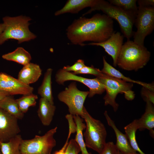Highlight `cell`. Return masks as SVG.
I'll return each instance as SVG.
<instances>
[{"mask_svg": "<svg viewBox=\"0 0 154 154\" xmlns=\"http://www.w3.org/2000/svg\"><path fill=\"white\" fill-rule=\"evenodd\" d=\"M114 32L113 19L105 14L98 13L90 18L75 20L67 29L66 35L73 44L82 46L85 41L103 42Z\"/></svg>", "mask_w": 154, "mask_h": 154, "instance_id": "obj_1", "label": "cell"}, {"mask_svg": "<svg viewBox=\"0 0 154 154\" xmlns=\"http://www.w3.org/2000/svg\"><path fill=\"white\" fill-rule=\"evenodd\" d=\"M150 57V52L144 45L128 40L122 45L117 65L125 70L137 71L146 65Z\"/></svg>", "mask_w": 154, "mask_h": 154, "instance_id": "obj_2", "label": "cell"}, {"mask_svg": "<svg viewBox=\"0 0 154 154\" xmlns=\"http://www.w3.org/2000/svg\"><path fill=\"white\" fill-rule=\"evenodd\" d=\"M4 29L0 35V45L9 39L17 40L19 44L35 39L36 35L29 30L31 19L22 15L3 17Z\"/></svg>", "mask_w": 154, "mask_h": 154, "instance_id": "obj_3", "label": "cell"}, {"mask_svg": "<svg viewBox=\"0 0 154 154\" xmlns=\"http://www.w3.org/2000/svg\"><path fill=\"white\" fill-rule=\"evenodd\" d=\"M105 87L106 94L103 99L105 106L110 105L115 112L117 111L119 105L116 101L119 94L124 93L125 98L132 100L135 98V94L131 89L133 83L127 82L103 73L101 76L96 77Z\"/></svg>", "mask_w": 154, "mask_h": 154, "instance_id": "obj_4", "label": "cell"}, {"mask_svg": "<svg viewBox=\"0 0 154 154\" xmlns=\"http://www.w3.org/2000/svg\"><path fill=\"white\" fill-rule=\"evenodd\" d=\"M81 117L86 123V130L83 135L86 147L100 153L106 143L107 132L104 125L100 120L93 117L84 107Z\"/></svg>", "mask_w": 154, "mask_h": 154, "instance_id": "obj_5", "label": "cell"}, {"mask_svg": "<svg viewBox=\"0 0 154 154\" xmlns=\"http://www.w3.org/2000/svg\"><path fill=\"white\" fill-rule=\"evenodd\" d=\"M96 10L101 11L112 19L116 20L119 25L123 36L127 40H130L133 36V29L135 21L121 9L108 1L97 0L96 4L83 16Z\"/></svg>", "mask_w": 154, "mask_h": 154, "instance_id": "obj_6", "label": "cell"}, {"mask_svg": "<svg viewBox=\"0 0 154 154\" xmlns=\"http://www.w3.org/2000/svg\"><path fill=\"white\" fill-rule=\"evenodd\" d=\"M57 128L56 126L42 136L36 135L31 139H22L19 147L21 154H51L56 145L54 136Z\"/></svg>", "mask_w": 154, "mask_h": 154, "instance_id": "obj_7", "label": "cell"}, {"mask_svg": "<svg viewBox=\"0 0 154 154\" xmlns=\"http://www.w3.org/2000/svg\"><path fill=\"white\" fill-rule=\"evenodd\" d=\"M137 30L133 34V41L144 45L145 37L154 29V6H138V11L134 23Z\"/></svg>", "mask_w": 154, "mask_h": 154, "instance_id": "obj_8", "label": "cell"}, {"mask_svg": "<svg viewBox=\"0 0 154 154\" xmlns=\"http://www.w3.org/2000/svg\"><path fill=\"white\" fill-rule=\"evenodd\" d=\"M89 94L88 91L79 90L76 82H73L64 90L59 93L58 98L60 101L67 105L70 114L72 116L78 115L81 117L84 104Z\"/></svg>", "mask_w": 154, "mask_h": 154, "instance_id": "obj_9", "label": "cell"}, {"mask_svg": "<svg viewBox=\"0 0 154 154\" xmlns=\"http://www.w3.org/2000/svg\"><path fill=\"white\" fill-rule=\"evenodd\" d=\"M56 82L59 84H63L66 81L73 80L80 82L89 89V98H92L96 94H101L105 91V87L96 78L89 79L77 76L62 69L59 70L55 75Z\"/></svg>", "mask_w": 154, "mask_h": 154, "instance_id": "obj_10", "label": "cell"}, {"mask_svg": "<svg viewBox=\"0 0 154 154\" xmlns=\"http://www.w3.org/2000/svg\"><path fill=\"white\" fill-rule=\"evenodd\" d=\"M0 90L11 96L17 94L24 95L33 93L34 88L6 73L0 72Z\"/></svg>", "mask_w": 154, "mask_h": 154, "instance_id": "obj_11", "label": "cell"}, {"mask_svg": "<svg viewBox=\"0 0 154 154\" xmlns=\"http://www.w3.org/2000/svg\"><path fill=\"white\" fill-rule=\"evenodd\" d=\"M18 119L0 108V142L8 141L19 134Z\"/></svg>", "mask_w": 154, "mask_h": 154, "instance_id": "obj_12", "label": "cell"}, {"mask_svg": "<svg viewBox=\"0 0 154 154\" xmlns=\"http://www.w3.org/2000/svg\"><path fill=\"white\" fill-rule=\"evenodd\" d=\"M123 36L119 32H114L106 40L100 43L91 42L87 44H82V46L88 45L100 46L106 52L112 57L113 65H117V59L121 50L123 40Z\"/></svg>", "mask_w": 154, "mask_h": 154, "instance_id": "obj_13", "label": "cell"}, {"mask_svg": "<svg viewBox=\"0 0 154 154\" xmlns=\"http://www.w3.org/2000/svg\"><path fill=\"white\" fill-rule=\"evenodd\" d=\"M104 114L108 125L113 129L116 137V141L115 145L116 149L123 154H136L131 147L125 134L123 133L117 127L114 121L108 115L106 111Z\"/></svg>", "mask_w": 154, "mask_h": 154, "instance_id": "obj_14", "label": "cell"}, {"mask_svg": "<svg viewBox=\"0 0 154 154\" xmlns=\"http://www.w3.org/2000/svg\"><path fill=\"white\" fill-rule=\"evenodd\" d=\"M42 72V70L38 65L30 62L24 66L20 70L17 79L23 84L29 85L38 80Z\"/></svg>", "mask_w": 154, "mask_h": 154, "instance_id": "obj_15", "label": "cell"}, {"mask_svg": "<svg viewBox=\"0 0 154 154\" xmlns=\"http://www.w3.org/2000/svg\"><path fill=\"white\" fill-rule=\"evenodd\" d=\"M97 0H68L64 6L54 14L58 16L64 13H78L83 9L93 7L96 4Z\"/></svg>", "mask_w": 154, "mask_h": 154, "instance_id": "obj_16", "label": "cell"}, {"mask_svg": "<svg viewBox=\"0 0 154 154\" xmlns=\"http://www.w3.org/2000/svg\"><path fill=\"white\" fill-rule=\"evenodd\" d=\"M56 109L54 104L41 98L39 100L37 114L42 124L44 126L50 125L53 119Z\"/></svg>", "mask_w": 154, "mask_h": 154, "instance_id": "obj_17", "label": "cell"}, {"mask_svg": "<svg viewBox=\"0 0 154 154\" xmlns=\"http://www.w3.org/2000/svg\"><path fill=\"white\" fill-rule=\"evenodd\" d=\"M103 67L101 70L104 74L108 76L119 79L127 82L135 83L154 91L153 83H147L139 81L133 80L125 76L119 71L118 70L106 61L105 58L103 57Z\"/></svg>", "mask_w": 154, "mask_h": 154, "instance_id": "obj_18", "label": "cell"}, {"mask_svg": "<svg viewBox=\"0 0 154 154\" xmlns=\"http://www.w3.org/2000/svg\"><path fill=\"white\" fill-rule=\"evenodd\" d=\"M153 104L146 102L145 111L141 118L137 119L138 129L140 131L147 129L151 131L154 130V107Z\"/></svg>", "mask_w": 154, "mask_h": 154, "instance_id": "obj_19", "label": "cell"}, {"mask_svg": "<svg viewBox=\"0 0 154 154\" xmlns=\"http://www.w3.org/2000/svg\"><path fill=\"white\" fill-rule=\"evenodd\" d=\"M0 108L18 119H22L24 116V114L12 96H7L0 101Z\"/></svg>", "mask_w": 154, "mask_h": 154, "instance_id": "obj_20", "label": "cell"}, {"mask_svg": "<svg viewBox=\"0 0 154 154\" xmlns=\"http://www.w3.org/2000/svg\"><path fill=\"white\" fill-rule=\"evenodd\" d=\"M52 69H48L45 72L41 85L38 90V93L41 98H44L52 104H54L52 96L51 76Z\"/></svg>", "mask_w": 154, "mask_h": 154, "instance_id": "obj_21", "label": "cell"}, {"mask_svg": "<svg viewBox=\"0 0 154 154\" xmlns=\"http://www.w3.org/2000/svg\"><path fill=\"white\" fill-rule=\"evenodd\" d=\"M7 60L13 61L25 66L29 63L31 60L30 53L22 47L17 48L14 51L2 56Z\"/></svg>", "mask_w": 154, "mask_h": 154, "instance_id": "obj_22", "label": "cell"}, {"mask_svg": "<svg viewBox=\"0 0 154 154\" xmlns=\"http://www.w3.org/2000/svg\"><path fill=\"white\" fill-rule=\"evenodd\" d=\"M111 4L119 8L127 14L135 21L138 11L136 0H109Z\"/></svg>", "mask_w": 154, "mask_h": 154, "instance_id": "obj_23", "label": "cell"}, {"mask_svg": "<svg viewBox=\"0 0 154 154\" xmlns=\"http://www.w3.org/2000/svg\"><path fill=\"white\" fill-rule=\"evenodd\" d=\"M73 118L76 126V135L74 139L80 147L81 154H91L87 151L84 139L83 131L85 129L86 125L83 123V119L78 115L73 116Z\"/></svg>", "mask_w": 154, "mask_h": 154, "instance_id": "obj_24", "label": "cell"}, {"mask_svg": "<svg viewBox=\"0 0 154 154\" xmlns=\"http://www.w3.org/2000/svg\"><path fill=\"white\" fill-rule=\"evenodd\" d=\"M126 135L132 149L139 154H145L140 149L136 138V133L138 129L137 119L134 120L124 127Z\"/></svg>", "mask_w": 154, "mask_h": 154, "instance_id": "obj_25", "label": "cell"}, {"mask_svg": "<svg viewBox=\"0 0 154 154\" xmlns=\"http://www.w3.org/2000/svg\"><path fill=\"white\" fill-rule=\"evenodd\" d=\"M23 139L21 135L18 134L9 141L0 142L2 154H21L20 145Z\"/></svg>", "mask_w": 154, "mask_h": 154, "instance_id": "obj_26", "label": "cell"}, {"mask_svg": "<svg viewBox=\"0 0 154 154\" xmlns=\"http://www.w3.org/2000/svg\"><path fill=\"white\" fill-rule=\"evenodd\" d=\"M38 98L37 95L32 93L23 95L16 100L20 110L24 114L28 111L30 107L36 106Z\"/></svg>", "mask_w": 154, "mask_h": 154, "instance_id": "obj_27", "label": "cell"}, {"mask_svg": "<svg viewBox=\"0 0 154 154\" xmlns=\"http://www.w3.org/2000/svg\"><path fill=\"white\" fill-rule=\"evenodd\" d=\"M73 74H88L94 75L97 77L101 76L103 73L99 69L94 68L93 66H86L80 70L75 72H73Z\"/></svg>", "mask_w": 154, "mask_h": 154, "instance_id": "obj_28", "label": "cell"}, {"mask_svg": "<svg viewBox=\"0 0 154 154\" xmlns=\"http://www.w3.org/2000/svg\"><path fill=\"white\" fill-rule=\"evenodd\" d=\"M81 152L80 147L74 139H72L68 142L64 154H78Z\"/></svg>", "mask_w": 154, "mask_h": 154, "instance_id": "obj_29", "label": "cell"}, {"mask_svg": "<svg viewBox=\"0 0 154 154\" xmlns=\"http://www.w3.org/2000/svg\"><path fill=\"white\" fill-rule=\"evenodd\" d=\"M141 94L142 98L145 102L149 101L154 104V91L142 86Z\"/></svg>", "mask_w": 154, "mask_h": 154, "instance_id": "obj_30", "label": "cell"}, {"mask_svg": "<svg viewBox=\"0 0 154 154\" xmlns=\"http://www.w3.org/2000/svg\"><path fill=\"white\" fill-rule=\"evenodd\" d=\"M85 66L84 61L80 59L72 65L64 66L62 69L68 72L73 71L74 72H75L80 70Z\"/></svg>", "mask_w": 154, "mask_h": 154, "instance_id": "obj_31", "label": "cell"}, {"mask_svg": "<svg viewBox=\"0 0 154 154\" xmlns=\"http://www.w3.org/2000/svg\"><path fill=\"white\" fill-rule=\"evenodd\" d=\"M116 151L115 144L110 141L106 143L104 149L99 154H116Z\"/></svg>", "mask_w": 154, "mask_h": 154, "instance_id": "obj_32", "label": "cell"}, {"mask_svg": "<svg viewBox=\"0 0 154 154\" xmlns=\"http://www.w3.org/2000/svg\"><path fill=\"white\" fill-rule=\"evenodd\" d=\"M138 6H154L153 0H137Z\"/></svg>", "mask_w": 154, "mask_h": 154, "instance_id": "obj_33", "label": "cell"}, {"mask_svg": "<svg viewBox=\"0 0 154 154\" xmlns=\"http://www.w3.org/2000/svg\"><path fill=\"white\" fill-rule=\"evenodd\" d=\"M71 134V133H68V135L66 140L63 147L59 151H56L54 154H64L65 150L68 143L69 139Z\"/></svg>", "mask_w": 154, "mask_h": 154, "instance_id": "obj_34", "label": "cell"}, {"mask_svg": "<svg viewBox=\"0 0 154 154\" xmlns=\"http://www.w3.org/2000/svg\"><path fill=\"white\" fill-rule=\"evenodd\" d=\"M9 95L7 92L0 90V101L3 99L6 96Z\"/></svg>", "mask_w": 154, "mask_h": 154, "instance_id": "obj_35", "label": "cell"}, {"mask_svg": "<svg viewBox=\"0 0 154 154\" xmlns=\"http://www.w3.org/2000/svg\"><path fill=\"white\" fill-rule=\"evenodd\" d=\"M5 28V26L3 23H0V35L3 31Z\"/></svg>", "mask_w": 154, "mask_h": 154, "instance_id": "obj_36", "label": "cell"}, {"mask_svg": "<svg viewBox=\"0 0 154 154\" xmlns=\"http://www.w3.org/2000/svg\"><path fill=\"white\" fill-rule=\"evenodd\" d=\"M116 154H123L121 152L117 149V151L116 153Z\"/></svg>", "mask_w": 154, "mask_h": 154, "instance_id": "obj_37", "label": "cell"}, {"mask_svg": "<svg viewBox=\"0 0 154 154\" xmlns=\"http://www.w3.org/2000/svg\"><path fill=\"white\" fill-rule=\"evenodd\" d=\"M0 142H0V154H2L1 152V149Z\"/></svg>", "mask_w": 154, "mask_h": 154, "instance_id": "obj_38", "label": "cell"}, {"mask_svg": "<svg viewBox=\"0 0 154 154\" xmlns=\"http://www.w3.org/2000/svg\"><path fill=\"white\" fill-rule=\"evenodd\" d=\"M136 154H139V153H137Z\"/></svg>", "mask_w": 154, "mask_h": 154, "instance_id": "obj_39", "label": "cell"}]
</instances>
